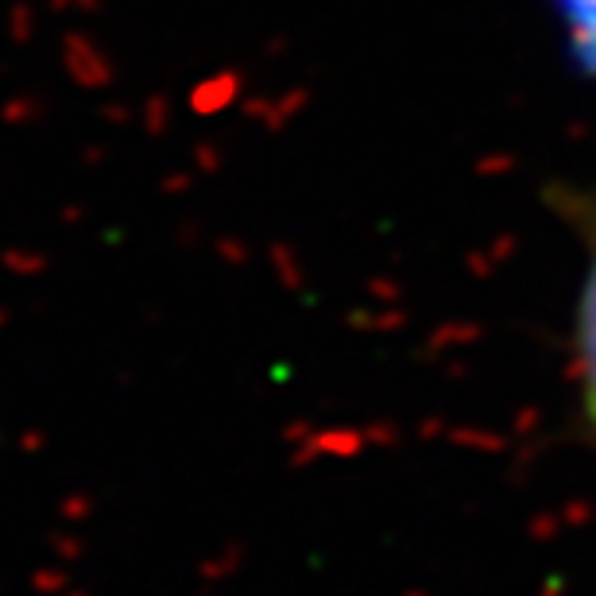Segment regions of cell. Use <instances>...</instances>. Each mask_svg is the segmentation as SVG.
<instances>
[{
  "label": "cell",
  "mask_w": 596,
  "mask_h": 596,
  "mask_svg": "<svg viewBox=\"0 0 596 596\" xmlns=\"http://www.w3.org/2000/svg\"><path fill=\"white\" fill-rule=\"evenodd\" d=\"M573 225L585 240V271H581V295H577V322H573V353H577V380L581 403L596 438V202L569 198L566 202Z\"/></svg>",
  "instance_id": "1"
},
{
  "label": "cell",
  "mask_w": 596,
  "mask_h": 596,
  "mask_svg": "<svg viewBox=\"0 0 596 596\" xmlns=\"http://www.w3.org/2000/svg\"><path fill=\"white\" fill-rule=\"evenodd\" d=\"M562 24L569 62L585 74L596 78V0H550Z\"/></svg>",
  "instance_id": "2"
},
{
  "label": "cell",
  "mask_w": 596,
  "mask_h": 596,
  "mask_svg": "<svg viewBox=\"0 0 596 596\" xmlns=\"http://www.w3.org/2000/svg\"><path fill=\"white\" fill-rule=\"evenodd\" d=\"M62 70L78 90H101L113 82V62L101 51V43H93L90 35H66L62 39Z\"/></svg>",
  "instance_id": "3"
},
{
  "label": "cell",
  "mask_w": 596,
  "mask_h": 596,
  "mask_svg": "<svg viewBox=\"0 0 596 596\" xmlns=\"http://www.w3.org/2000/svg\"><path fill=\"white\" fill-rule=\"evenodd\" d=\"M0 268L16 271V275H39V271L47 268V260L39 252H4L0 256Z\"/></svg>",
  "instance_id": "4"
},
{
  "label": "cell",
  "mask_w": 596,
  "mask_h": 596,
  "mask_svg": "<svg viewBox=\"0 0 596 596\" xmlns=\"http://www.w3.org/2000/svg\"><path fill=\"white\" fill-rule=\"evenodd\" d=\"M62 515L74 519V523H82V519L93 515V500L90 496H66V500H62Z\"/></svg>",
  "instance_id": "5"
},
{
  "label": "cell",
  "mask_w": 596,
  "mask_h": 596,
  "mask_svg": "<svg viewBox=\"0 0 596 596\" xmlns=\"http://www.w3.org/2000/svg\"><path fill=\"white\" fill-rule=\"evenodd\" d=\"M4 318H8V314H4V310H0V326H4Z\"/></svg>",
  "instance_id": "6"
}]
</instances>
